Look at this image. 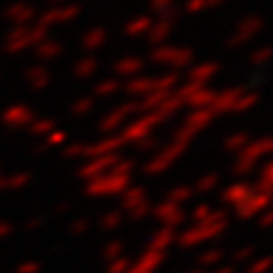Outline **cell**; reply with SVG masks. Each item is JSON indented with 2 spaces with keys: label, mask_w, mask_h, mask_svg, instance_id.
<instances>
[{
  "label": "cell",
  "mask_w": 273,
  "mask_h": 273,
  "mask_svg": "<svg viewBox=\"0 0 273 273\" xmlns=\"http://www.w3.org/2000/svg\"><path fill=\"white\" fill-rule=\"evenodd\" d=\"M260 26H262V22L258 20V17H248V20L243 22V26H241V30H243V32H241V35H236V37L232 39V43H234V41H236V43H241V41H245L248 37H252L254 32H258Z\"/></svg>",
  "instance_id": "cell-1"
},
{
  "label": "cell",
  "mask_w": 273,
  "mask_h": 273,
  "mask_svg": "<svg viewBox=\"0 0 273 273\" xmlns=\"http://www.w3.org/2000/svg\"><path fill=\"white\" fill-rule=\"evenodd\" d=\"M172 0H151V5L155 7V9H161V7H166V5H170Z\"/></svg>",
  "instance_id": "cell-2"
},
{
  "label": "cell",
  "mask_w": 273,
  "mask_h": 273,
  "mask_svg": "<svg viewBox=\"0 0 273 273\" xmlns=\"http://www.w3.org/2000/svg\"><path fill=\"white\" fill-rule=\"evenodd\" d=\"M215 3H222V0H207V5H215Z\"/></svg>",
  "instance_id": "cell-3"
}]
</instances>
